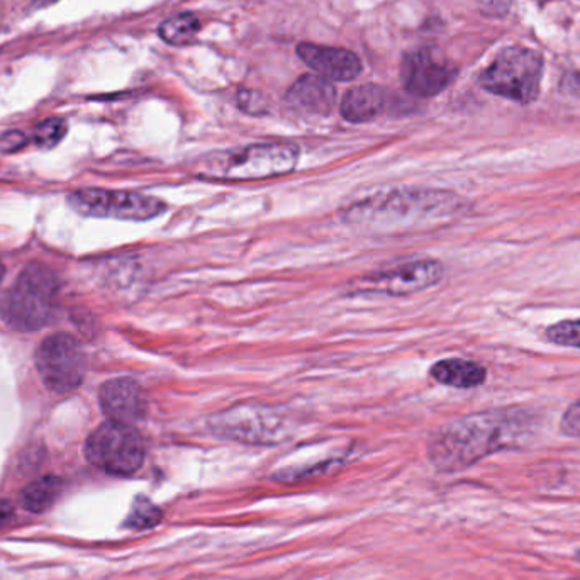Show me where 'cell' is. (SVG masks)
Wrapping results in <instances>:
<instances>
[{
	"instance_id": "6da1fadb",
	"label": "cell",
	"mask_w": 580,
	"mask_h": 580,
	"mask_svg": "<svg viewBox=\"0 0 580 580\" xmlns=\"http://www.w3.org/2000/svg\"><path fill=\"white\" fill-rule=\"evenodd\" d=\"M535 420L524 409L476 412L446 424L428 446L431 464L445 474L462 473L502 450L528 442Z\"/></svg>"
},
{
	"instance_id": "7a4b0ae2",
	"label": "cell",
	"mask_w": 580,
	"mask_h": 580,
	"mask_svg": "<svg viewBox=\"0 0 580 580\" xmlns=\"http://www.w3.org/2000/svg\"><path fill=\"white\" fill-rule=\"evenodd\" d=\"M464 209V198L452 192L408 189L360 201L343 217L350 225L383 231H416L446 225Z\"/></svg>"
},
{
	"instance_id": "3957f363",
	"label": "cell",
	"mask_w": 580,
	"mask_h": 580,
	"mask_svg": "<svg viewBox=\"0 0 580 580\" xmlns=\"http://www.w3.org/2000/svg\"><path fill=\"white\" fill-rule=\"evenodd\" d=\"M299 161V148L291 143H257L237 150L221 151L198 161L197 177L221 182H250L287 175Z\"/></svg>"
},
{
	"instance_id": "277c9868",
	"label": "cell",
	"mask_w": 580,
	"mask_h": 580,
	"mask_svg": "<svg viewBox=\"0 0 580 580\" xmlns=\"http://www.w3.org/2000/svg\"><path fill=\"white\" fill-rule=\"evenodd\" d=\"M57 275L42 263H31L0 300V316L18 331H38L52 321L58 304Z\"/></svg>"
},
{
	"instance_id": "5b68a950",
	"label": "cell",
	"mask_w": 580,
	"mask_h": 580,
	"mask_svg": "<svg viewBox=\"0 0 580 580\" xmlns=\"http://www.w3.org/2000/svg\"><path fill=\"white\" fill-rule=\"evenodd\" d=\"M543 60L538 53L523 46H513L499 53L484 70L480 86L491 94L528 104L539 94Z\"/></svg>"
},
{
	"instance_id": "8992f818",
	"label": "cell",
	"mask_w": 580,
	"mask_h": 580,
	"mask_svg": "<svg viewBox=\"0 0 580 580\" xmlns=\"http://www.w3.org/2000/svg\"><path fill=\"white\" fill-rule=\"evenodd\" d=\"M209 430L219 439L247 445H275L291 434V418L277 408L262 405L235 406L209 420Z\"/></svg>"
},
{
	"instance_id": "52a82bcc",
	"label": "cell",
	"mask_w": 580,
	"mask_h": 580,
	"mask_svg": "<svg viewBox=\"0 0 580 580\" xmlns=\"http://www.w3.org/2000/svg\"><path fill=\"white\" fill-rule=\"evenodd\" d=\"M86 457L109 476L128 477L141 468L145 445L135 428L107 421L90 434Z\"/></svg>"
},
{
	"instance_id": "ba28073f",
	"label": "cell",
	"mask_w": 580,
	"mask_h": 580,
	"mask_svg": "<svg viewBox=\"0 0 580 580\" xmlns=\"http://www.w3.org/2000/svg\"><path fill=\"white\" fill-rule=\"evenodd\" d=\"M445 277V266L439 260L412 259L396 263L374 274L356 278L352 285L353 294L371 296L402 297L423 293L434 287Z\"/></svg>"
},
{
	"instance_id": "9c48e42d",
	"label": "cell",
	"mask_w": 580,
	"mask_h": 580,
	"mask_svg": "<svg viewBox=\"0 0 580 580\" xmlns=\"http://www.w3.org/2000/svg\"><path fill=\"white\" fill-rule=\"evenodd\" d=\"M68 204L83 216L111 217L121 221H148L167 211V204L153 195L105 189L71 192Z\"/></svg>"
},
{
	"instance_id": "30bf717a",
	"label": "cell",
	"mask_w": 580,
	"mask_h": 580,
	"mask_svg": "<svg viewBox=\"0 0 580 580\" xmlns=\"http://www.w3.org/2000/svg\"><path fill=\"white\" fill-rule=\"evenodd\" d=\"M36 368L52 393L68 394L79 389L86 378V355L76 338L52 334L36 350Z\"/></svg>"
},
{
	"instance_id": "8fae6325",
	"label": "cell",
	"mask_w": 580,
	"mask_h": 580,
	"mask_svg": "<svg viewBox=\"0 0 580 580\" xmlns=\"http://www.w3.org/2000/svg\"><path fill=\"white\" fill-rule=\"evenodd\" d=\"M452 67L434 57L430 49L408 53L402 60L401 79L409 94L418 98H431L452 82Z\"/></svg>"
},
{
	"instance_id": "7c38bea8",
	"label": "cell",
	"mask_w": 580,
	"mask_h": 580,
	"mask_svg": "<svg viewBox=\"0 0 580 580\" xmlns=\"http://www.w3.org/2000/svg\"><path fill=\"white\" fill-rule=\"evenodd\" d=\"M99 402L107 421L128 427L138 423L147 412V399L141 386L129 377L111 378L102 384Z\"/></svg>"
},
{
	"instance_id": "4fadbf2b",
	"label": "cell",
	"mask_w": 580,
	"mask_h": 580,
	"mask_svg": "<svg viewBox=\"0 0 580 580\" xmlns=\"http://www.w3.org/2000/svg\"><path fill=\"white\" fill-rule=\"evenodd\" d=\"M297 53L304 64L318 71L326 80L346 82L356 79L362 71L359 58L349 49L303 43L297 48Z\"/></svg>"
},
{
	"instance_id": "5bb4252c",
	"label": "cell",
	"mask_w": 580,
	"mask_h": 580,
	"mask_svg": "<svg viewBox=\"0 0 580 580\" xmlns=\"http://www.w3.org/2000/svg\"><path fill=\"white\" fill-rule=\"evenodd\" d=\"M337 90L321 77L304 76L288 89L285 102L300 113L328 114L333 109Z\"/></svg>"
},
{
	"instance_id": "9a60e30c",
	"label": "cell",
	"mask_w": 580,
	"mask_h": 580,
	"mask_svg": "<svg viewBox=\"0 0 580 580\" xmlns=\"http://www.w3.org/2000/svg\"><path fill=\"white\" fill-rule=\"evenodd\" d=\"M431 377L443 386L474 389L486 383L487 371L473 360L448 359L433 365Z\"/></svg>"
},
{
	"instance_id": "2e32d148",
	"label": "cell",
	"mask_w": 580,
	"mask_h": 580,
	"mask_svg": "<svg viewBox=\"0 0 580 580\" xmlns=\"http://www.w3.org/2000/svg\"><path fill=\"white\" fill-rule=\"evenodd\" d=\"M386 94L377 86H360L349 90L341 102V116L350 123H367L383 113Z\"/></svg>"
},
{
	"instance_id": "e0dca14e",
	"label": "cell",
	"mask_w": 580,
	"mask_h": 580,
	"mask_svg": "<svg viewBox=\"0 0 580 580\" xmlns=\"http://www.w3.org/2000/svg\"><path fill=\"white\" fill-rule=\"evenodd\" d=\"M64 487L60 477H42L24 487L21 492V504L31 513H45L60 498Z\"/></svg>"
},
{
	"instance_id": "ac0fdd59",
	"label": "cell",
	"mask_w": 580,
	"mask_h": 580,
	"mask_svg": "<svg viewBox=\"0 0 580 580\" xmlns=\"http://www.w3.org/2000/svg\"><path fill=\"white\" fill-rule=\"evenodd\" d=\"M198 20L194 14H179L161 24L160 36L170 45L185 46L195 42Z\"/></svg>"
},
{
	"instance_id": "d6986e66",
	"label": "cell",
	"mask_w": 580,
	"mask_h": 580,
	"mask_svg": "<svg viewBox=\"0 0 580 580\" xmlns=\"http://www.w3.org/2000/svg\"><path fill=\"white\" fill-rule=\"evenodd\" d=\"M161 518H163V514H161L157 505L151 504L148 499H138L133 505L126 524L133 530H148L157 526Z\"/></svg>"
},
{
	"instance_id": "ffe728a7",
	"label": "cell",
	"mask_w": 580,
	"mask_h": 580,
	"mask_svg": "<svg viewBox=\"0 0 580 580\" xmlns=\"http://www.w3.org/2000/svg\"><path fill=\"white\" fill-rule=\"evenodd\" d=\"M67 123L60 117L43 121L34 129V141L42 148L57 147L58 143L67 135Z\"/></svg>"
},
{
	"instance_id": "44dd1931",
	"label": "cell",
	"mask_w": 580,
	"mask_h": 580,
	"mask_svg": "<svg viewBox=\"0 0 580 580\" xmlns=\"http://www.w3.org/2000/svg\"><path fill=\"white\" fill-rule=\"evenodd\" d=\"M548 341L558 346H569V349H580V319L572 321H561L550 326L547 330Z\"/></svg>"
},
{
	"instance_id": "7402d4cb",
	"label": "cell",
	"mask_w": 580,
	"mask_h": 580,
	"mask_svg": "<svg viewBox=\"0 0 580 580\" xmlns=\"http://www.w3.org/2000/svg\"><path fill=\"white\" fill-rule=\"evenodd\" d=\"M560 427L564 433L580 439V399L567 409L566 414L561 418Z\"/></svg>"
},
{
	"instance_id": "603a6c76",
	"label": "cell",
	"mask_w": 580,
	"mask_h": 580,
	"mask_svg": "<svg viewBox=\"0 0 580 580\" xmlns=\"http://www.w3.org/2000/svg\"><path fill=\"white\" fill-rule=\"evenodd\" d=\"M238 102H240L241 109L250 114H260L265 111V101L262 95L257 92H240L238 95Z\"/></svg>"
},
{
	"instance_id": "cb8c5ba5",
	"label": "cell",
	"mask_w": 580,
	"mask_h": 580,
	"mask_svg": "<svg viewBox=\"0 0 580 580\" xmlns=\"http://www.w3.org/2000/svg\"><path fill=\"white\" fill-rule=\"evenodd\" d=\"M26 136L21 132H9L0 138V150L4 153H14L26 145Z\"/></svg>"
},
{
	"instance_id": "d4e9b609",
	"label": "cell",
	"mask_w": 580,
	"mask_h": 580,
	"mask_svg": "<svg viewBox=\"0 0 580 580\" xmlns=\"http://www.w3.org/2000/svg\"><path fill=\"white\" fill-rule=\"evenodd\" d=\"M14 518V505L9 501H0V528H4Z\"/></svg>"
},
{
	"instance_id": "484cf974",
	"label": "cell",
	"mask_w": 580,
	"mask_h": 580,
	"mask_svg": "<svg viewBox=\"0 0 580 580\" xmlns=\"http://www.w3.org/2000/svg\"><path fill=\"white\" fill-rule=\"evenodd\" d=\"M58 0H34L33 8H48V5L55 4Z\"/></svg>"
},
{
	"instance_id": "4316f807",
	"label": "cell",
	"mask_w": 580,
	"mask_h": 580,
	"mask_svg": "<svg viewBox=\"0 0 580 580\" xmlns=\"http://www.w3.org/2000/svg\"><path fill=\"white\" fill-rule=\"evenodd\" d=\"M5 275V266L4 263L0 262V282H2V278H4Z\"/></svg>"
},
{
	"instance_id": "83f0119b",
	"label": "cell",
	"mask_w": 580,
	"mask_h": 580,
	"mask_svg": "<svg viewBox=\"0 0 580 580\" xmlns=\"http://www.w3.org/2000/svg\"><path fill=\"white\" fill-rule=\"evenodd\" d=\"M576 557H577V560L580 561V548H579V550H577Z\"/></svg>"
},
{
	"instance_id": "f1b7e54d",
	"label": "cell",
	"mask_w": 580,
	"mask_h": 580,
	"mask_svg": "<svg viewBox=\"0 0 580 580\" xmlns=\"http://www.w3.org/2000/svg\"><path fill=\"white\" fill-rule=\"evenodd\" d=\"M567 580H580V577H572V579H567Z\"/></svg>"
}]
</instances>
